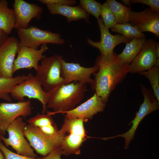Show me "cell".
Here are the masks:
<instances>
[{"mask_svg":"<svg viewBox=\"0 0 159 159\" xmlns=\"http://www.w3.org/2000/svg\"><path fill=\"white\" fill-rule=\"evenodd\" d=\"M95 64L98 66L99 69L93 74L94 78L91 87L95 93L106 104L116 85L129 72V64L120 60L114 52L105 56H98Z\"/></svg>","mask_w":159,"mask_h":159,"instance_id":"obj_1","label":"cell"},{"mask_svg":"<svg viewBox=\"0 0 159 159\" xmlns=\"http://www.w3.org/2000/svg\"><path fill=\"white\" fill-rule=\"evenodd\" d=\"M87 84L79 82L60 84L47 92V107L53 112H47L50 115L63 113L71 110L83 100L87 90Z\"/></svg>","mask_w":159,"mask_h":159,"instance_id":"obj_2","label":"cell"},{"mask_svg":"<svg viewBox=\"0 0 159 159\" xmlns=\"http://www.w3.org/2000/svg\"><path fill=\"white\" fill-rule=\"evenodd\" d=\"M62 57L58 55L45 56L41 61L36 76L44 90L48 92L62 84L64 80L61 76Z\"/></svg>","mask_w":159,"mask_h":159,"instance_id":"obj_3","label":"cell"},{"mask_svg":"<svg viewBox=\"0 0 159 159\" xmlns=\"http://www.w3.org/2000/svg\"><path fill=\"white\" fill-rule=\"evenodd\" d=\"M26 123L23 117H19L16 118L8 127L6 131L9 137L7 138L1 135V140L6 146H10L17 154L32 158H37L28 142L26 140L24 135V130Z\"/></svg>","mask_w":159,"mask_h":159,"instance_id":"obj_4","label":"cell"},{"mask_svg":"<svg viewBox=\"0 0 159 159\" xmlns=\"http://www.w3.org/2000/svg\"><path fill=\"white\" fill-rule=\"evenodd\" d=\"M141 87L144 100L136 113L135 117L128 124L129 125H132L130 128L122 134L106 138L107 139L118 137L124 138L125 139L124 148L125 149L128 148L129 144L134 139L137 127L142 120L147 115L159 109V102L152 91L143 85H141Z\"/></svg>","mask_w":159,"mask_h":159,"instance_id":"obj_5","label":"cell"},{"mask_svg":"<svg viewBox=\"0 0 159 159\" xmlns=\"http://www.w3.org/2000/svg\"><path fill=\"white\" fill-rule=\"evenodd\" d=\"M10 95L19 102L25 101L26 97L37 99L42 105L43 114L47 111L48 92L44 90L36 75L29 74L27 78L13 88Z\"/></svg>","mask_w":159,"mask_h":159,"instance_id":"obj_6","label":"cell"},{"mask_svg":"<svg viewBox=\"0 0 159 159\" xmlns=\"http://www.w3.org/2000/svg\"><path fill=\"white\" fill-rule=\"evenodd\" d=\"M20 46L38 49L41 45L48 43L62 45L65 41L60 34L40 29L35 26L17 30Z\"/></svg>","mask_w":159,"mask_h":159,"instance_id":"obj_7","label":"cell"},{"mask_svg":"<svg viewBox=\"0 0 159 159\" xmlns=\"http://www.w3.org/2000/svg\"><path fill=\"white\" fill-rule=\"evenodd\" d=\"M158 44L153 39H147L140 52L129 65V72L140 73L154 66L159 67V54L156 51Z\"/></svg>","mask_w":159,"mask_h":159,"instance_id":"obj_8","label":"cell"},{"mask_svg":"<svg viewBox=\"0 0 159 159\" xmlns=\"http://www.w3.org/2000/svg\"><path fill=\"white\" fill-rule=\"evenodd\" d=\"M32 113L30 100L0 103V131L1 135H5L8 127L17 117H26Z\"/></svg>","mask_w":159,"mask_h":159,"instance_id":"obj_9","label":"cell"},{"mask_svg":"<svg viewBox=\"0 0 159 159\" xmlns=\"http://www.w3.org/2000/svg\"><path fill=\"white\" fill-rule=\"evenodd\" d=\"M24 133L31 147L37 153L43 156L53 150L59 148L63 138L49 137L37 128L29 124L26 126Z\"/></svg>","mask_w":159,"mask_h":159,"instance_id":"obj_10","label":"cell"},{"mask_svg":"<svg viewBox=\"0 0 159 159\" xmlns=\"http://www.w3.org/2000/svg\"><path fill=\"white\" fill-rule=\"evenodd\" d=\"M129 23L143 33L149 32L159 38V13L147 8L140 12L129 11Z\"/></svg>","mask_w":159,"mask_h":159,"instance_id":"obj_11","label":"cell"},{"mask_svg":"<svg viewBox=\"0 0 159 159\" xmlns=\"http://www.w3.org/2000/svg\"><path fill=\"white\" fill-rule=\"evenodd\" d=\"M98 69V66L95 64L91 67H84L77 63L66 62L63 59L61 64V76L65 84L76 81L91 84L92 81L91 75Z\"/></svg>","mask_w":159,"mask_h":159,"instance_id":"obj_12","label":"cell"},{"mask_svg":"<svg viewBox=\"0 0 159 159\" xmlns=\"http://www.w3.org/2000/svg\"><path fill=\"white\" fill-rule=\"evenodd\" d=\"M48 49L47 44L42 45L40 48L38 49L20 46L14 61L13 73L24 69H30L34 68L37 71L39 62L46 56L43 54Z\"/></svg>","mask_w":159,"mask_h":159,"instance_id":"obj_13","label":"cell"},{"mask_svg":"<svg viewBox=\"0 0 159 159\" xmlns=\"http://www.w3.org/2000/svg\"><path fill=\"white\" fill-rule=\"evenodd\" d=\"M97 22L100 33V41H94L88 38L87 42L90 46L98 49L101 56H105L112 53L117 45L122 43L126 44L130 41L120 34H111L104 26L101 19L98 20Z\"/></svg>","mask_w":159,"mask_h":159,"instance_id":"obj_14","label":"cell"},{"mask_svg":"<svg viewBox=\"0 0 159 159\" xmlns=\"http://www.w3.org/2000/svg\"><path fill=\"white\" fill-rule=\"evenodd\" d=\"M20 47L19 40L13 36L0 47V78L13 77L14 63Z\"/></svg>","mask_w":159,"mask_h":159,"instance_id":"obj_15","label":"cell"},{"mask_svg":"<svg viewBox=\"0 0 159 159\" xmlns=\"http://www.w3.org/2000/svg\"><path fill=\"white\" fill-rule=\"evenodd\" d=\"M13 5L16 18L14 28L17 30L28 28L31 20L39 19L43 12L42 7L23 0H15Z\"/></svg>","mask_w":159,"mask_h":159,"instance_id":"obj_16","label":"cell"},{"mask_svg":"<svg viewBox=\"0 0 159 159\" xmlns=\"http://www.w3.org/2000/svg\"><path fill=\"white\" fill-rule=\"evenodd\" d=\"M106 104L95 93L90 98L73 109L66 112L65 118H78L85 121L91 119L93 116L103 111Z\"/></svg>","mask_w":159,"mask_h":159,"instance_id":"obj_17","label":"cell"},{"mask_svg":"<svg viewBox=\"0 0 159 159\" xmlns=\"http://www.w3.org/2000/svg\"><path fill=\"white\" fill-rule=\"evenodd\" d=\"M47 9L52 14H59L65 17L67 22L83 19L90 23V15L79 6L47 5Z\"/></svg>","mask_w":159,"mask_h":159,"instance_id":"obj_18","label":"cell"},{"mask_svg":"<svg viewBox=\"0 0 159 159\" xmlns=\"http://www.w3.org/2000/svg\"><path fill=\"white\" fill-rule=\"evenodd\" d=\"M146 40L145 37L133 38L126 43L122 52L118 54L119 58L124 62L129 65L140 52Z\"/></svg>","mask_w":159,"mask_h":159,"instance_id":"obj_19","label":"cell"},{"mask_svg":"<svg viewBox=\"0 0 159 159\" xmlns=\"http://www.w3.org/2000/svg\"><path fill=\"white\" fill-rule=\"evenodd\" d=\"M15 15L14 10L9 7L6 0H0V29L8 34L14 28Z\"/></svg>","mask_w":159,"mask_h":159,"instance_id":"obj_20","label":"cell"},{"mask_svg":"<svg viewBox=\"0 0 159 159\" xmlns=\"http://www.w3.org/2000/svg\"><path fill=\"white\" fill-rule=\"evenodd\" d=\"M85 139L80 136L72 134L64 135L59 147L62 155H69L71 154H79L80 147Z\"/></svg>","mask_w":159,"mask_h":159,"instance_id":"obj_21","label":"cell"},{"mask_svg":"<svg viewBox=\"0 0 159 159\" xmlns=\"http://www.w3.org/2000/svg\"><path fill=\"white\" fill-rule=\"evenodd\" d=\"M24 74L11 78H0V99L9 102H12L10 93L13 88L20 83L29 76Z\"/></svg>","mask_w":159,"mask_h":159,"instance_id":"obj_22","label":"cell"},{"mask_svg":"<svg viewBox=\"0 0 159 159\" xmlns=\"http://www.w3.org/2000/svg\"><path fill=\"white\" fill-rule=\"evenodd\" d=\"M82 119L78 118H65L64 122L61 129L59 130V133L64 135L66 132L80 136L85 138V131Z\"/></svg>","mask_w":159,"mask_h":159,"instance_id":"obj_23","label":"cell"},{"mask_svg":"<svg viewBox=\"0 0 159 159\" xmlns=\"http://www.w3.org/2000/svg\"><path fill=\"white\" fill-rule=\"evenodd\" d=\"M106 2L109 4L115 18L117 24L129 22L130 8L115 0H107Z\"/></svg>","mask_w":159,"mask_h":159,"instance_id":"obj_24","label":"cell"},{"mask_svg":"<svg viewBox=\"0 0 159 159\" xmlns=\"http://www.w3.org/2000/svg\"><path fill=\"white\" fill-rule=\"evenodd\" d=\"M111 31L117 32L130 41L135 38L145 37L144 34L141 32L136 27L132 26L129 22L116 24L111 28Z\"/></svg>","mask_w":159,"mask_h":159,"instance_id":"obj_25","label":"cell"},{"mask_svg":"<svg viewBox=\"0 0 159 159\" xmlns=\"http://www.w3.org/2000/svg\"><path fill=\"white\" fill-rule=\"evenodd\" d=\"M139 73L148 79L154 96L159 102V67L154 66L149 70Z\"/></svg>","mask_w":159,"mask_h":159,"instance_id":"obj_26","label":"cell"},{"mask_svg":"<svg viewBox=\"0 0 159 159\" xmlns=\"http://www.w3.org/2000/svg\"><path fill=\"white\" fill-rule=\"evenodd\" d=\"M102 4L94 0H80L79 6L87 14L100 19Z\"/></svg>","mask_w":159,"mask_h":159,"instance_id":"obj_27","label":"cell"},{"mask_svg":"<svg viewBox=\"0 0 159 159\" xmlns=\"http://www.w3.org/2000/svg\"><path fill=\"white\" fill-rule=\"evenodd\" d=\"M100 16L104 26L107 29L117 24L115 18L106 1L102 4Z\"/></svg>","mask_w":159,"mask_h":159,"instance_id":"obj_28","label":"cell"},{"mask_svg":"<svg viewBox=\"0 0 159 159\" xmlns=\"http://www.w3.org/2000/svg\"><path fill=\"white\" fill-rule=\"evenodd\" d=\"M29 124L37 128L54 124L51 115L38 113L27 120Z\"/></svg>","mask_w":159,"mask_h":159,"instance_id":"obj_29","label":"cell"},{"mask_svg":"<svg viewBox=\"0 0 159 159\" xmlns=\"http://www.w3.org/2000/svg\"><path fill=\"white\" fill-rule=\"evenodd\" d=\"M0 149L5 159H43L42 158H32L15 153L6 148L1 141H0Z\"/></svg>","mask_w":159,"mask_h":159,"instance_id":"obj_30","label":"cell"},{"mask_svg":"<svg viewBox=\"0 0 159 159\" xmlns=\"http://www.w3.org/2000/svg\"><path fill=\"white\" fill-rule=\"evenodd\" d=\"M39 1L47 5H68L72 6L76 4L75 0H39Z\"/></svg>","mask_w":159,"mask_h":159,"instance_id":"obj_31","label":"cell"},{"mask_svg":"<svg viewBox=\"0 0 159 159\" xmlns=\"http://www.w3.org/2000/svg\"><path fill=\"white\" fill-rule=\"evenodd\" d=\"M130 3H140L149 6L153 10L159 13V0H131Z\"/></svg>","mask_w":159,"mask_h":159,"instance_id":"obj_32","label":"cell"},{"mask_svg":"<svg viewBox=\"0 0 159 159\" xmlns=\"http://www.w3.org/2000/svg\"><path fill=\"white\" fill-rule=\"evenodd\" d=\"M62 152L59 148L54 149L46 155L44 156L43 159H61Z\"/></svg>","mask_w":159,"mask_h":159,"instance_id":"obj_33","label":"cell"},{"mask_svg":"<svg viewBox=\"0 0 159 159\" xmlns=\"http://www.w3.org/2000/svg\"><path fill=\"white\" fill-rule=\"evenodd\" d=\"M9 34L0 29V47L9 38Z\"/></svg>","mask_w":159,"mask_h":159,"instance_id":"obj_34","label":"cell"},{"mask_svg":"<svg viewBox=\"0 0 159 159\" xmlns=\"http://www.w3.org/2000/svg\"><path fill=\"white\" fill-rule=\"evenodd\" d=\"M121 1L123 2L126 6H130V2L129 0H121Z\"/></svg>","mask_w":159,"mask_h":159,"instance_id":"obj_35","label":"cell"},{"mask_svg":"<svg viewBox=\"0 0 159 159\" xmlns=\"http://www.w3.org/2000/svg\"><path fill=\"white\" fill-rule=\"evenodd\" d=\"M0 159H5V156L1 151L0 149Z\"/></svg>","mask_w":159,"mask_h":159,"instance_id":"obj_36","label":"cell"},{"mask_svg":"<svg viewBox=\"0 0 159 159\" xmlns=\"http://www.w3.org/2000/svg\"><path fill=\"white\" fill-rule=\"evenodd\" d=\"M1 132L0 131V141H1Z\"/></svg>","mask_w":159,"mask_h":159,"instance_id":"obj_37","label":"cell"}]
</instances>
